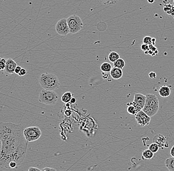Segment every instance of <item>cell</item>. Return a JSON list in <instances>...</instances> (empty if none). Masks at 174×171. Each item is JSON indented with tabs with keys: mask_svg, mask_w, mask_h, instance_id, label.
<instances>
[{
	"mask_svg": "<svg viewBox=\"0 0 174 171\" xmlns=\"http://www.w3.org/2000/svg\"><path fill=\"white\" fill-rule=\"evenodd\" d=\"M24 130L20 124L1 123L0 169H9V163L13 161L19 166L24 160L28 142L24 136Z\"/></svg>",
	"mask_w": 174,
	"mask_h": 171,
	"instance_id": "6da1fadb",
	"label": "cell"
},
{
	"mask_svg": "<svg viewBox=\"0 0 174 171\" xmlns=\"http://www.w3.org/2000/svg\"><path fill=\"white\" fill-rule=\"evenodd\" d=\"M39 82L44 89L56 90L59 88L60 83L58 77L54 73H42L39 77Z\"/></svg>",
	"mask_w": 174,
	"mask_h": 171,
	"instance_id": "7a4b0ae2",
	"label": "cell"
},
{
	"mask_svg": "<svg viewBox=\"0 0 174 171\" xmlns=\"http://www.w3.org/2000/svg\"><path fill=\"white\" fill-rule=\"evenodd\" d=\"M159 110V101L156 95L153 94H147L146 95V101L144 108L142 110L150 117L157 114Z\"/></svg>",
	"mask_w": 174,
	"mask_h": 171,
	"instance_id": "3957f363",
	"label": "cell"
},
{
	"mask_svg": "<svg viewBox=\"0 0 174 171\" xmlns=\"http://www.w3.org/2000/svg\"><path fill=\"white\" fill-rule=\"evenodd\" d=\"M38 100L47 105H55L58 102V96L54 90L43 89L40 92Z\"/></svg>",
	"mask_w": 174,
	"mask_h": 171,
	"instance_id": "277c9868",
	"label": "cell"
},
{
	"mask_svg": "<svg viewBox=\"0 0 174 171\" xmlns=\"http://www.w3.org/2000/svg\"><path fill=\"white\" fill-rule=\"evenodd\" d=\"M70 33L76 34L82 29L83 23L81 18L76 14H73L67 18Z\"/></svg>",
	"mask_w": 174,
	"mask_h": 171,
	"instance_id": "5b68a950",
	"label": "cell"
},
{
	"mask_svg": "<svg viewBox=\"0 0 174 171\" xmlns=\"http://www.w3.org/2000/svg\"><path fill=\"white\" fill-rule=\"evenodd\" d=\"M24 134L27 142H32L38 140L41 137L42 131L38 127H29L24 129Z\"/></svg>",
	"mask_w": 174,
	"mask_h": 171,
	"instance_id": "8992f818",
	"label": "cell"
},
{
	"mask_svg": "<svg viewBox=\"0 0 174 171\" xmlns=\"http://www.w3.org/2000/svg\"><path fill=\"white\" fill-rule=\"evenodd\" d=\"M55 29L56 33L60 36H67L70 33L67 19L65 18H62L58 21L56 24Z\"/></svg>",
	"mask_w": 174,
	"mask_h": 171,
	"instance_id": "52a82bcc",
	"label": "cell"
},
{
	"mask_svg": "<svg viewBox=\"0 0 174 171\" xmlns=\"http://www.w3.org/2000/svg\"><path fill=\"white\" fill-rule=\"evenodd\" d=\"M145 101H146V95L141 93H136L134 95V101L131 102V103L136 107L138 112L144 108L145 105Z\"/></svg>",
	"mask_w": 174,
	"mask_h": 171,
	"instance_id": "ba28073f",
	"label": "cell"
},
{
	"mask_svg": "<svg viewBox=\"0 0 174 171\" xmlns=\"http://www.w3.org/2000/svg\"><path fill=\"white\" fill-rule=\"evenodd\" d=\"M135 116L137 123L142 126H145L149 124L150 122L151 117L148 116L142 110L138 112Z\"/></svg>",
	"mask_w": 174,
	"mask_h": 171,
	"instance_id": "9c48e42d",
	"label": "cell"
},
{
	"mask_svg": "<svg viewBox=\"0 0 174 171\" xmlns=\"http://www.w3.org/2000/svg\"><path fill=\"white\" fill-rule=\"evenodd\" d=\"M17 66V64L15 61L11 58H9L7 60L5 65V71L9 74L15 73V69Z\"/></svg>",
	"mask_w": 174,
	"mask_h": 171,
	"instance_id": "30bf717a",
	"label": "cell"
},
{
	"mask_svg": "<svg viewBox=\"0 0 174 171\" xmlns=\"http://www.w3.org/2000/svg\"><path fill=\"white\" fill-rule=\"evenodd\" d=\"M167 142V139L165 136L161 134H157L155 136L153 139V143H155L158 144L160 148L163 149L165 144Z\"/></svg>",
	"mask_w": 174,
	"mask_h": 171,
	"instance_id": "8fae6325",
	"label": "cell"
},
{
	"mask_svg": "<svg viewBox=\"0 0 174 171\" xmlns=\"http://www.w3.org/2000/svg\"><path fill=\"white\" fill-rule=\"evenodd\" d=\"M110 75L112 79L115 80H117L121 79L123 77V73L122 69L114 67L113 68H112V69L110 72Z\"/></svg>",
	"mask_w": 174,
	"mask_h": 171,
	"instance_id": "7c38bea8",
	"label": "cell"
},
{
	"mask_svg": "<svg viewBox=\"0 0 174 171\" xmlns=\"http://www.w3.org/2000/svg\"><path fill=\"white\" fill-rule=\"evenodd\" d=\"M159 95L162 98H167L170 95L171 89L168 86H162L160 88L159 91Z\"/></svg>",
	"mask_w": 174,
	"mask_h": 171,
	"instance_id": "4fadbf2b",
	"label": "cell"
},
{
	"mask_svg": "<svg viewBox=\"0 0 174 171\" xmlns=\"http://www.w3.org/2000/svg\"><path fill=\"white\" fill-rule=\"evenodd\" d=\"M165 165L170 171H174V157H169L166 159L165 162Z\"/></svg>",
	"mask_w": 174,
	"mask_h": 171,
	"instance_id": "5bb4252c",
	"label": "cell"
},
{
	"mask_svg": "<svg viewBox=\"0 0 174 171\" xmlns=\"http://www.w3.org/2000/svg\"><path fill=\"white\" fill-rule=\"evenodd\" d=\"M73 97V94L71 92H67L64 93L61 97V100L62 102L64 103H68L70 102V100Z\"/></svg>",
	"mask_w": 174,
	"mask_h": 171,
	"instance_id": "9a60e30c",
	"label": "cell"
},
{
	"mask_svg": "<svg viewBox=\"0 0 174 171\" xmlns=\"http://www.w3.org/2000/svg\"><path fill=\"white\" fill-rule=\"evenodd\" d=\"M111 65L108 62H104L101 65V71L104 73H109L112 69Z\"/></svg>",
	"mask_w": 174,
	"mask_h": 171,
	"instance_id": "2e32d148",
	"label": "cell"
},
{
	"mask_svg": "<svg viewBox=\"0 0 174 171\" xmlns=\"http://www.w3.org/2000/svg\"><path fill=\"white\" fill-rule=\"evenodd\" d=\"M163 11L167 14L174 16V5L171 4L165 5L163 7Z\"/></svg>",
	"mask_w": 174,
	"mask_h": 171,
	"instance_id": "e0dca14e",
	"label": "cell"
},
{
	"mask_svg": "<svg viewBox=\"0 0 174 171\" xmlns=\"http://www.w3.org/2000/svg\"><path fill=\"white\" fill-rule=\"evenodd\" d=\"M154 156V153L149 149L144 150L142 153V157L144 159L150 160Z\"/></svg>",
	"mask_w": 174,
	"mask_h": 171,
	"instance_id": "ac0fdd59",
	"label": "cell"
},
{
	"mask_svg": "<svg viewBox=\"0 0 174 171\" xmlns=\"http://www.w3.org/2000/svg\"><path fill=\"white\" fill-rule=\"evenodd\" d=\"M127 105L128 106L127 109L128 113L132 116H136V114L138 113V111L136 107L133 105V104H132L131 103H128Z\"/></svg>",
	"mask_w": 174,
	"mask_h": 171,
	"instance_id": "d6986e66",
	"label": "cell"
},
{
	"mask_svg": "<svg viewBox=\"0 0 174 171\" xmlns=\"http://www.w3.org/2000/svg\"><path fill=\"white\" fill-rule=\"evenodd\" d=\"M108 60L110 62L113 63L116 61L120 58V55L117 52L115 51L111 52L108 55Z\"/></svg>",
	"mask_w": 174,
	"mask_h": 171,
	"instance_id": "ffe728a7",
	"label": "cell"
},
{
	"mask_svg": "<svg viewBox=\"0 0 174 171\" xmlns=\"http://www.w3.org/2000/svg\"><path fill=\"white\" fill-rule=\"evenodd\" d=\"M125 66V62L122 58H119L115 62L113 63V66L116 68H119L122 69L124 68Z\"/></svg>",
	"mask_w": 174,
	"mask_h": 171,
	"instance_id": "44dd1931",
	"label": "cell"
},
{
	"mask_svg": "<svg viewBox=\"0 0 174 171\" xmlns=\"http://www.w3.org/2000/svg\"><path fill=\"white\" fill-rule=\"evenodd\" d=\"M159 146H158V144L155 143H153V144H150L148 147V149L153 153L157 152L159 150Z\"/></svg>",
	"mask_w": 174,
	"mask_h": 171,
	"instance_id": "7402d4cb",
	"label": "cell"
},
{
	"mask_svg": "<svg viewBox=\"0 0 174 171\" xmlns=\"http://www.w3.org/2000/svg\"><path fill=\"white\" fill-rule=\"evenodd\" d=\"M99 2L104 5H112L116 4L119 0H99Z\"/></svg>",
	"mask_w": 174,
	"mask_h": 171,
	"instance_id": "603a6c76",
	"label": "cell"
},
{
	"mask_svg": "<svg viewBox=\"0 0 174 171\" xmlns=\"http://www.w3.org/2000/svg\"><path fill=\"white\" fill-rule=\"evenodd\" d=\"M153 38L150 36H146L143 39V43L150 45H153Z\"/></svg>",
	"mask_w": 174,
	"mask_h": 171,
	"instance_id": "cb8c5ba5",
	"label": "cell"
},
{
	"mask_svg": "<svg viewBox=\"0 0 174 171\" xmlns=\"http://www.w3.org/2000/svg\"><path fill=\"white\" fill-rule=\"evenodd\" d=\"M6 62L7 60H5L4 58H1L0 59V69L1 70L3 71L4 69H5V65H6Z\"/></svg>",
	"mask_w": 174,
	"mask_h": 171,
	"instance_id": "d4e9b609",
	"label": "cell"
},
{
	"mask_svg": "<svg viewBox=\"0 0 174 171\" xmlns=\"http://www.w3.org/2000/svg\"><path fill=\"white\" fill-rule=\"evenodd\" d=\"M141 49L144 52L148 51L149 50V45L144 44V43H142L141 45Z\"/></svg>",
	"mask_w": 174,
	"mask_h": 171,
	"instance_id": "484cf974",
	"label": "cell"
},
{
	"mask_svg": "<svg viewBox=\"0 0 174 171\" xmlns=\"http://www.w3.org/2000/svg\"><path fill=\"white\" fill-rule=\"evenodd\" d=\"M27 73V71L26 69L24 68H22L20 70L19 73H18V75H19L20 77H23L24 75H25Z\"/></svg>",
	"mask_w": 174,
	"mask_h": 171,
	"instance_id": "4316f807",
	"label": "cell"
},
{
	"mask_svg": "<svg viewBox=\"0 0 174 171\" xmlns=\"http://www.w3.org/2000/svg\"><path fill=\"white\" fill-rule=\"evenodd\" d=\"M148 76L150 79H155L156 77V74L155 72L151 71L148 74Z\"/></svg>",
	"mask_w": 174,
	"mask_h": 171,
	"instance_id": "83f0119b",
	"label": "cell"
},
{
	"mask_svg": "<svg viewBox=\"0 0 174 171\" xmlns=\"http://www.w3.org/2000/svg\"><path fill=\"white\" fill-rule=\"evenodd\" d=\"M21 69V67L19 66H16V68L15 69V73L18 75V73H19Z\"/></svg>",
	"mask_w": 174,
	"mask_h": 171,
	"instance_id": "f1b7e54d",
	"label": "cell"
},
{
	"mask_svg": "<svg viewBox=\"0 0 174 171\" xmlns=\"http://www.w3.org/2000/svg\"><path fill=\"white\" fill-rule=\"evenodd\" d=\"M149 49L151 50V51H153V52H154L155 53V51L156 50H157V48H156V47H155L154 45H149Z\"/></svg>",
	"mask_w": 174,
	"mask_h": 171,
	"instance_id": "f546056e",
	"label": "cell"
},
{
	"mask_svg": "<svg viewBox=\"0 0 174 171\" xmlns=\"http://www.w3.org/2000/svg\"><path fill=\"white\" fill-rule=\"evenodd\" d=\"M42 171H56V170L52 168L46 167L42 169Z\"/></svg>",
	"mask_w": 174,
	"mask_h": 171,
	"instance_id": "4dcf8cb0",
	"label": "cell"
},
{
	"mask_svg": "<svg viewBox=\"0 0 174 171\" xmlns=\"http://www.w3.org/2000/svg\"><path fill=\"white\" fill-rule=\"evenodd\" d=\"M28 171H42V170L40 169H39V168H37L30 167V168H29V169H28Z\"/></svg>",
	"mask_w": 174,
	"mask_h": 171,
	"instance_id": "1f68e13d",
	"label": "cell"
},
{
	"mask_svg": "<svg viewBox=\"0 0 174 171\" xmlns=\"http://www.w3.org/2000/svg\"><path fill=\"white\" fill-rule=\"evenodd\" d=\"M170 154L172 157H174V145L171 149Z\"/></svg>",
	"mask_w": 174,
	"mask_h": 171,
	"instance_id": "d6a6232c",
	"label": "cell"
},
{
	"mask_svg": "<svg viewBox=\"0 0 174 171\" xmlns=\"http://www.w3.org/2000/svg\"><path fill=\"white\" fill-rule=\"evenodd\" d=\"M77 101V99L74 97H72V99L70 100V103L72 104H74L76 103V102Z\"/></svg>",
	"mask_w": 174,
	"mask_h": 171,
	"instance_id": "836d02e7",
	"label": "cell"
},
{
	"mask_svg": "<svg viewBox=\"0 0 174 171\" xmlns=\"http://www.w3.org/2000/svg\"><path fill=\"white\" fill-rule=\"evenodd\" d=\"M155 0H147V2L149 3V4H153L155 3Z\"/></svg>",
	"mask_w": 174,
	"mask_h": 171,
	"instance_id": "e575fe53",
	"label": "cell"
},
{
	"mask_svg": "<svg viewBox=\"0 0 174 171\" xmlns=\"http://www.w3.org/2000/svg\"><path fill=\"white\" fill-rule=\"evenodd\" d=\"M169 146V143L168 142H166V143L165 144V146H164V147L166 148H168V147Z\"/></svg>",
	"mask_w": 174,
	"mask_h": 171,
	"instance_id": "d590c367",
	"label": "cell"
},
{
	"mask_svg": "<svg viewBox=\"0 0 174 171\" xmlns=\"http://www.w3.org/2000/svg\"><path fill=\"white\" fill-rule=\"evenodd\" d=\"M173 4H174V0H173Z\"/></svg>",
	"mask_w": 174,
	"mask_h": 171,
	"instance_id": "8d00e7d4",
	"label": "cell"
},
{
	"mask_svg": "<svg viewBox=\"0 0 174 171\" xmlns=\"http://www.w3.org/2000/svg\"></svg>",
	"mask_w": 174,
	"mask_h": 171,
	"instance_id": "74e56055",
	"label": "cell"
}]
</instances>
